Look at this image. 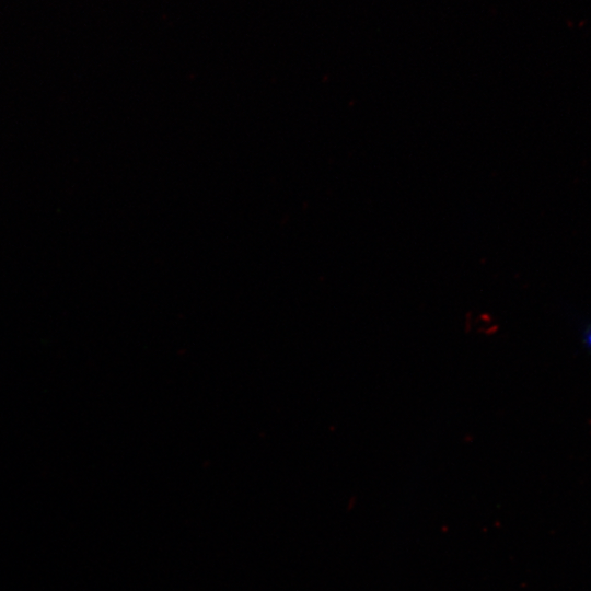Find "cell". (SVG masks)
Listing matches in <instances>:
<instances>
[{
    "instance_id": "1",
    "label": "cell",
    "mask_w": 591,
    "mask_h": 591,
    "mask_svg": "<svg viewBox=\"0 0 591 591\" xmlns=\"http://www.w3.org/2000/svg\"><path fill=\"white\" fill-rule=\"evenodd\" d=\"M582 344L589 351H591V324L586 326L582 332Z\"/></svg>"
}]
</instances>
